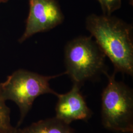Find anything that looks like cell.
Returning a JSON list of instances; mask_svg holds the SVG:
<instances>
[{"instance_id": "2", "label": "cell", "mask_w": 133, "mask_h": 133, "mask_svg": "<svg viewBox=\"0 0 133 133\" xmlns=\"http://www.w3.org/2000/svg\"><path fill=\"white\" fill-rule=\"evenodd\" d=\"M104 53L91 36H80L66 43L64 50L66 73L73 83L82 85L107 72Z\"/></svg>"}, {"instance_id": "6", "label": "cell", "mask_w": 133, "mask_h": 133, "mask_svg": "<svg viewBox=\"0 0 133 133\" xmlns=\"http://www.w3.org/2000/svg\"><path fill=\"white\" fill-rule=\"evenodd\" d=\"M81 86L73 83L71 90L65 94L58 93V102L55 107L56 117L70 125L76 120L87 121L92 112L86 104L81 93Z\"/></svg>"}, {"instance_id": "11", "label": "cell", "mask_w": 133, "mask_h": 133, "mask_svg": "<svg viewBox=\"0 0 133 133\" xmlns=\"http://www.w3.org/2000/svg\"><path fill=\"white\" fill-rule=\"evenodd\" d=\"M9 0H0V5L8 2Z\"/></svg>"}, {"instance_id": "9", "label": "cell", "mask_w": 133, "mask_h": 133, "mask_svg": "<svg viewBox=\"0 0 133 133\" xmlns=\"http://www.w3.org/2000/svg\"><path fill=\"white\" fill-rule=\"evenodd\" d=\"M100 4L103 14L111 15L117 10H119L122 5V0H97Z\"/></svg>"}, {"instance_id": "1", "label": "cell", "mask_w": 133, "mask_h": 133, "mask_svg": "<svg viewBox=\"0 0 133 133\" xmlns=\"http://www.w3.org/2000/svg\"><path fill=\"white\" fill-rule=\"evenodd\" d=\"M86 29L109 58L114 72L133 75V26L114 16L91 14Z\"/></svg>"}, {"instance_id": "4", "label": "cell", "mask_w": 133, "mask_h": 133, "mask_svg": "<svg viewBox=\"0 0 133 133\" xmlns=\"http://www.w3.org/2000/svg\"><path fill=\"white\" fill-rule=\"evenodd\" d=\"M115 74L107 72L108 82L102 93V119L107 130L118 133H133V93Z\"/></svg>"}, {"instance_id": "8", "label": "cell", "mask_w": 133, "mask_h": 133, "mask_svg": "<svg viewBox=\"0 0 133 133\" xmlns=\"http://www.w3.org/2000/svg\"><path fill=\"white\" fill-rule=\"evenodd\" d=\"M0 83V133L14 128L10 123V108L5 104Z\"/></svg>"}, {"instance_id": "7", "label": "cell", "mask_w": 133, "mask_h": 133, "mask_svg": "<svg viewBox=\"0 0 133 133\" xmlns=\"http://www.w3.org/2000/svg\"><path fill=\"white\" fill-rule=\"evenodd\" d=\"M18 133H76L70 125L56 117L39 120L23 129H17Z\"/></svg>"}, {"instance_id": "5", "label": "cell", "mask_w": 133, "mask_h": 133, "mask_svg": "<svg viewBox=\"0 0 133 133\" xmlns=\"http://www.w3.org/2000/svg\"><path fill=\"white\" fill-rule=\"evenodd\" d=\"M29 12L24 33L18 42L23 43L35 34L47 32L62 24L64 15L56 0H29Z\"/></svg>"}, {"instance_id": "10", "label": "cell", "mask_w": 133, "mask_h": 133, "mask_svg": "<svg viewBox=\"0 0 133 133\" xmlns=\"http://www.w3.org/2000/svg\"><path fill=\"white\" fill-rule=\"evenodd\" d=\"M1 133H18V131H17V128H14L12 129L11 130L6 131V132H2Z\"/></svg>"}, {"instance_id": "3", "label": "cell", "mask_w": 133, "mask_h": 133, "mask_svg": "<svg viewBox=\"0 0 133 133\" xmlns=\"http://www.w3.org/2000/svg\"><path fill=\"white\" fill-rule=\"evenodd\" d=\"M66 75V72L55 76H45L23 69L14 71L4 82L1 83L2 93L5 101L10 100L17 105L20 110L18 127L31 109L36 99L41 95L58 93L50 87L49 81Z\"/></svg>"}]
</instances>
